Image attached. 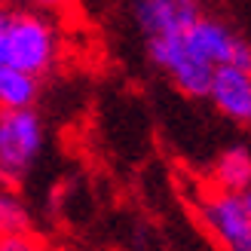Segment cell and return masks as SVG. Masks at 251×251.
Segmentation results:
<instances>
[{
  "instance_id": "6da1fadb",
  "label": "cell",
  "mask_w": 251,
  "mask_h": 251,
  "mask_svg": "<svg viewBox=\"0 0 251 251\" xmlns=\"http://www.w3.org/2000/svg\"><path fill=\"white\" fill-rule=\"evenodd\" d=\"M0 28L6 40V65L43 77L58 58V31L55 22L31 6L0 9Z\"/></svg>"
},
{
  "instance_id": "7a4b0ae2",
  "label": "cell",
  "mask_w": 251,
  "mask_h": 251,
  "mask_svg": "<svg viewBox=\"0 0 251 251\" xmlns=\"http://www.w3.org/2000/svg\"><path fill=\"white\" fill-rule=\"evenodd\" d=\"M46 129L34 107L0 110V181L19 184L28 178L43 153Z\"/></svg>"
},
{
  "instance_id": "3957f363",
  "label": "cell",
  "mask_w": 251,
  "mask_h": 251,
  "mask_svg": "<svg viewBox=\"0 0 251 251\" xmlns=\"http://www.w3.org/2000/svg\"><path fill=\"white\" fill-rule=\"evenodd\" d=\"M199 215L221 251H251V215L242 193L211 190L199 202Z\"/></svg>"
},
{
  "instance_id": "277c9868",
  "label": "cell",
  "mask_w": 251,
  "mask_h": 251,
  "mask_svg": "<svg viewBox=\"0 0 251 251\" xmlns=\"http://www.w3.org/2000/svg\"><path fill=\"white\" fill-rule=\"evenodd\" d=\"M184 46L190 55H196L199 61H205L211 68H221L227 61L251 65V46L242 37H236L224 22L211 19V16H199L184 31Z\"/></svg>"
},
{
  "instance_id": "5b68a950",
  "label": "cell",
  "mask_w": 251,
  "mask_h": 251,
  "mask_svg": "<svg viewBox=\"0 0 251 251\" xmlns=\"http://www.w3.org/2000/svg\"><path fill=\"white\" fill-rule=\"evenodd\" d=\"M132 16L144 40H156V37H181L202 16V6L199 0H135Z\"/></svg>"
},
{
  "instance_id": "8992f818",
  "label": "cell",
  "mask_w": 251,
  "mask_h": 251,
  "mask_svg": "<svg viewBox=\"0 0 251 251\" xmlns=\"http://www.w3.org/2000/svg\"><path fill=\"white\" fill-rule=\"evenodd\" d=\"M205 98L230 123L251 126V65L227 61V65L215 68Z\"/></svg>"
},
{
  "instance_id": "52a82bcc",
  "label": "cell",
  "mask_w": 251,
  "mask_h": 251,
  "mask_svg": "<svg viewBox=\"0 0 251 251\" xmlns=\"http://www.w3.org/2000/svg\"><path fill=\"white\" fill-rule=\"evenodd\" d=\"M211 181H215V190L245 193L251 187V150L245 144L221 150L215 166H211Z\"/></svg>"
},
{
  "instance_id": "ba28073f",
  "label": "cell",
  "mask_w": 251,
  "mask_h": 251,
  "mask_svg": "<svg viewBox=\"0 0 251 251\" xmlns=\"http://www.w3.org/2000/svg\"><path fill=\"white\" fill-rule=\"evenodd\" d=\"M37 92H40V77L12 65H0V110L34 107Z\"/></svg>"
},
{
  "instance_id": "9c48e42d",
  "label": "cell",
  "mask_w": 251,
  "mask_h": 251,
  "mask_svg": "<svg viewBox=\"0 0 251 251\" xmlns=\"http://www.w3.org/2000/svg\"><path fill=\"white\" fill-rule=\"evenodd\" d=\"M22 230H31V211L6 181H0V236Z\"/></svg>"
},
{
  "instance_id": "30bf717a",
  "label": "cell",
  "mask_w": 251,
  "mask_h": 251,
  "mask_svg": "<svg viewBox=\"0 0 251 251\" xmlns=\"http://www.w3.org/2000/svg\"><path fill=\"white\" fill-rule=\"evenodd\" d=\"M0 251H46V248L31 230H22V233L0 236Z\"/></svg>"
},
{
  "instance_id": "8fae6325",
  "label": "cell",
  "mask_w": 251,
  "mask_h": 251,
  "mask_svg": "<svg viewBox=\"0 0 251 251\" xmlns=\"http://www.w3.org/2000/svg\"><path fill=\"white\" fill-rule=\"evenodd\" d=\"M19 3L31 6V9H40V12H49V9H58V6H65L68 0H19Z\"/></svg>"
},
{
  "instance_id": "7c38bea8",
  "label": "cell",
  "mask_w": 251,
  "mask_h": 251,
  "mask_svg": "<svg viewBox=\"0 0 251 251\" xmlns=\"http://www.w3.org/2000/svg\"><path fill=\"white\" fill-rule=\"evenodd\" d=\"M0 65H6V40H3V28H0Z\"/></svg>"
},
{
  "instance_id": "4fadbf2b",
  "label": "cell",
  "mask_w": 251,
  "mask_h": 251,
  "mask_svg": "<svg viewBox=\"0 0 251 251\" xmlns=\"http://www.w3.org/2000/svg\"><path fill=\"white\" fill-rule=\"evenodd\" d=\"M242 199H245V208H248V215H251V187H248V190L242 193Z\"/></svg>"
}]
</instances>
